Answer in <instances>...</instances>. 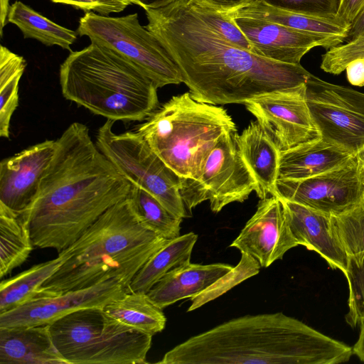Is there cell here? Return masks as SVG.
<instances>
[{
	"label": "cell",
	"instance_id": "cell-1",
	"mask_svg": "<svg viewBox=\"0 0 364 364\" xmlns=\"http://www.w3.org/2000/svg\"><path fill=\"white\" fill-rule=\"evenodd\" d=\"M145 26L177 65L196 100L244 104L274 91L306 84L301 64L274 61L243 49L206 25L184 0L145 11Z\"/></svg>",
	"mask_w": 364,
	"mask_h": 364
},
{
	"label": "cell",
	"instance_id": "cell-2",
	"mask_svg": "<svg viewBox=\"0 0 364 364\" xmlns=\"http://www.w3.org/2000/svg\"><path fill=\"white\" fill-rule=\"evenodd\" d=\"M55 142L37 194L21 215L34 247L59 253L127 198L132 183L100 151L85 124L72 123Z\"/></svg>",
	"mask_w": 364,
	"mask_h": 364
},
{
	"label": "cell",
	"instance_id": "cell-3",
	"mask_svg": "<svg viewBox=\"0 0 364 364\" xmlns=\"http://www.w3.org/2000/svg\"><path fill=\"white\" fill-rule=\"evenodd\" d=\"M353 349L282 312L229 320L173 347L163 364H337Z\"/></svg>",
	"mask_w": 364,
	"mask_h": 364
},
{
	"label": "cell",
	"instance_id": "cell-4",
	"mask_svg": "<svg viewBox=\"0 0 364 364\" xmlns=\"http://www.w3.org/2000/svg\"><path fill=\"white\" fill-rule=\"evenodd\" d=\"M168 240L141 223L127 197L60 252L65 261L43 284L41 294L55 296L109 279L119 280L127 290L136 273Z\"/></svg>",
	"mask_w": 364,
	"mask_h": 364
},
{
	"label": "cell",
	"instance_id": "cell-5",
	"mask_svg": "<svg viewBox=\"0 0 364 364\" xmlns=\"http://www.w3.org/2000/svg\"><path fill=\"white\" fill-rule=\"evenodd\" d=\"M63 97L112 121L149 118L158 108V86L139 67L95 43L71 51L60 66Z\"/></svg>",
	"mask_w": 364,
	"mask_h": 364
},
{
	"label": "cell",
	"instance_id": "cell-6",
	"mask_svg": "<svg viewBox=\"0 0 364 364\" xmlns=\"http://www.w3.org/2000/svg\"><path fill=\"white\" fill-rule=\"evenodd\" d=\"M222 107L194 100L189 92L172 97L136 129L181 178H193L220 137L236 131Z\"/></svg>",
	"mask_w": 364,
	"mask_h": 364
},
{
	"label": "cell",
	"instance_id": "cell-7",
	"mask_svg": "<svg viewBox=\"0 0 364 364\" xmlns=\"http://www.w3.org/2000/svg\"><path fill=\"white\" fill-rule=\"evenodd\" d=\"M53 343L68 364L146 363L152 336L107 314L82 309L49 323Z\"/></svg>",
	"mask_w": 364,
	"mask_h": 364
},
{
	"label": "cell",
	"instance_id": "cell-8",
	"mask_svg": "<svg viewBox=\"0 0 364 364\" xmlns=\"http://www.w3.org/2000/svg\"><path fill=\"white\" fill-rule=\"evenodd\" d=\"M114 122L107 119L100 127L96 145L132 185L153 195L171 213L184 218L188 212L180 193V179L136 131L113 132Z\"/></svg>",
	"mask_w": 364,
	"mask_h": 364
},
{
	"label": "cell",
	"instance_id": "cell-9",
	"mask_svg": "<svg viewBox=\"0 0 364 364\" xmlns=\"http://www.w3.org/2000/svg\"><path fill=\"white\" fill-rule=\"evenodd\" d=\"M77 32L129 60L159 88L183 82L177 65L155 36L140 24L136 13L112 17L86 12Z\"/></svg>",
	"mask_w": 364,
	"mask_h": 364
},
{
	"label": "cell",
	"instance_id": "cell-10",
	"mask_svg": "<svg viewBox=\"0 0 364 364\" xmlns=\"http://www.w3.org/2000/svg\"><path fill=\"white\" fill-rule=\"evenodd\" d=\"M236 132L220 137L196 177L181 178L180 193L190 214L205 200H209L213 212L218 213L227 205L243 202L252 192H257V183L238 151Z\"/></svg>",
	"mask_w": 364,
	"mask_h": 364
},
{
	"label": "cell",
	"instance_id": "cell-11",
	"mask_svg": "<svg viewBox=\"0 0 364 364\" xmlns=\"http://www.w3.org/2000/svg\"><path fill=\"white\" fill-rule=\"evenodd\" d=\"M306 97L321 137L356 152L364 146V93L311 74Z\"/></svg>",
	"mask_w": 364,
	"mask_h": 364
},
{
	"label": "cell",
	"instance_id": "cell-12",
	"mask_svg": "<svg viewBox=\"0 0 364 364\" xmlns=\"http://www.w3.org/2000/svg\"><path fill=\"white\" fill-rule=\"evenodd\" d=\"M364 170L356 155L343 165L299 180L278 178L273 196L337 215L364 200Z\"/></svg>",
	"mask_w": 364,
	"mask_h": 364
},
{
	"label": "cell",
	"instance_id": "cell-13",
	"mask_svg": "<svg viewBox=\"0 0 364 364\" xmlns=\"http://www.w3.org/2000/svg\"><path fill=\"white\" fill-rule=\"evenodd\" d=\"M244 105L281 151L321 138L306 102V84L269 92Z\"/></svg>",
	"mask_w": 364,
	"mask_h": 364
},
{
	"label": "cell",
	"instance_id": "cell-14",
	"mask_svg": "<svg viewBox=\"0 0 364 364\" xmlns=\"http://www.w3.org/2000/svg\"><path fill=\"white\" fill-rule=\"evenodd\" d=\"M127 290L117 279L71 290L55 296H42L0 314V328L49 324L75 311L103 307Z\"/></svg>",
	"mask_w": 364,
	"mask_h": 364
},
{
	"label": "cell",
	"instance_id": "cell-15",
	"mask_svg": "<svg viewBox=\"0 0 364 364\" xmlns=\"http://www.w3.org/2000/svg\"><path fill=\"white\" fill-rule=\"evenodd\" d=\"M230 16L251 44L255 54L280 63L298 65L312 48L328 50L345 41L341 37L316 35L258 18Z\"/></svg>",
	"mask_w": 364,
	"mask_h": 364
},
{
	"label": "cell",
	"instance_id": "cell-16",
	"mask_svg": "<svg viewBox=\"0 0 364 364\" xmlns=\"http://www.w3.org/2000/svg\"><path fill=\"white\" fill-rule=\"evenodd\" d=\"M287 222L277 196L260 199L255 213L230 247L255 258L261 267H268L298 246Z\"/></svg>",
	"mask_w": 364,
	"mask_h": 364
},
{
	"label": "cell",
	"instance_id": "cell-17",
	"mask_svg": "<svg viewBox=\"0 0 364 364\" xmlns=\"http://www.w3.org/2000/svg\"><path fill=\"white\" fill-rule=\"evenodd\" d=\"M55 147V140H46L1 161L0 205L18 214L29 207Z\"/></svg>",
	"mask_w": 364,
	"mask_h": 364
},
{
	"label": "cell",
	"instance_id": "cell-18",
	"mask_svg": "<svg viewBox=\"0 0 364 364\" xmlns=\"http://www.w3.org/2000/svg\"><path fill=\"white\" fill-rule=\"evenodd\" d=\"M279 198L289 228L298 245L316 252L332 268L338 269L345 274L348 267V258L332 229L331 216Z\"/></svg>",
	"mask_w": 364,
	"mask_h": 364
},
{
	"label": "cell",
	"instance_id": "cell-19",
	"mask_svg": "<svg viewBox=\"0 0 364 364\" xmlns=\"http://www.w3.org/2000/svg\"><path fill=\"white\" fill-rule=\"evenodd\" d=\"M238 151L255 179L260 199L275 193L281 150L257 122H251L240 134H235Z\"/></svg>",
	"mask_w": 364,
	"mask_h": 364
},
{
	"label": "cell",
	"instance_id": "cell-20",
	"mask_svg": "<svg viewBox=\"0 0 364 364\" xmlns=\"http://www.w3.org/2000/svg\"><path fill=\"white\" fill-rule=\"evenodd\" d=\"M232 268L224 263L190 262L168 272L146 294L156 306L163 309L179 300L202 293Z\"/></svg>",
	"mask_w": 364,
	"mask_h": 364
},
{
	"label": "cell",
	"instance_id": "cell-21",
	"mask_svg": "<svg viewBox=\"0 0 364 364\" xmlns=\"http://www.w3.org/2000/svg\"><path fill=\"white\" fill-rule=\"evenodd\" d=\"M1 364H68L55 348L49 325L0 328Z\"/></svg>",
	"mask_w": 364,
	"mask_h": 364
},
{
	"label": "cell",
	"instance_id": "cell-22",
	"mask_svg": "<svg viewBox=\"0 0 364 364\" xmlns=\"http://www.w3.org/2000/svg\"><path fill=\"white\" fill-rule=\"evenodd\" d=\"M355 154L321 137L304 142L281 151L279 178H310L343 165Z\"/></svg>",
	"mask_w": 364,
	"mask_h": 364
},
{
	"label": "cell",
	"instance_id": "cell-23",
	"mask_svg": "<svg viewBox=\"0 0 364 364\" xmlns=\"http://www.w3.org/2000/svg\"><path fill=\"white\" fill-rule=\"evenodd\" d=\"M229 16L258 18L316 35L341 37L345 41L350 26L338 15L322 17L302 14L272 7L260 0L253 1Z\"/></svg>",
	"mask_w": 364,
	"mask_h": 364
},
{
	"label": "cell",
	"instance_id": "cell-24",
	"mask_svg": "<svg viewBox=\"0 0 364 364\" xmlns=\"http://www.w3.org/2000/svg\"><path fill=\"white\" fill-rule=\"evenodd\" d=\"M197 240L193 232L168 240L136 273L127 291L146 294L168 272L190 263Z\"/></svg>",
	"mask_w": 364,
	"mask_h": 364
},
{
	"label": "cell",
	"instance_id": "cell-25",
	"mask_svg": "<svg viewBox=\"0 0 364 364\" xmlns=\"http://www.w3.org/2000/svg\"><path fill=\"white\" fill-rule=\"evenodd\" d=\"M65 257H58L30 269L0 283V314L41 296V287L59 269Z\"/></svg>",
	"mask_w": 364,
	"mask_h": 364
},
{
	"label": "cell",
	"instance_id": "cell-26",
	"mask_svg": "<svg viewBox=\"0 0 364 364\" xmlns=\"http://www.w3.org/2000/svg\"><path fill=\"white\" fill-rule=\"evenodd\" d=\"M102 309L121 323L152 336L161 332L166 323L162 309L143 292L127 291Z\"/></svg>",
	"mask_w": 364,
	"mask_h": 364
},
{
	"label": "cell",
	"instance_id": "cell-27",
	"mask_svg": "<svg viewBox=\"0 0 364 364\" xmlns=\"http://www.w3.org/2000/svg\"><path fill=\"white\" fill-rule=\"evenodd\" d=\"M8 22L16 26L24 38H33L46 46H57L67 50H70L78 34L50 21L21 1L11 5Z\"/></svg>",
	"mask_w": 364,
	"mask_h": 364
},
{
	"label": "cell",
	"instance_id": "cell-28",
	"mask_svg": "<svg viewBox=\"0 0 364 364\" xmlns=\"http://www.w3.org/2000/svg\"><path fill=\"white\" fill-rule=\"evenodd\" d=\"M33 246L22 215L0 205V277L26 262Z\"/></svg>",
	"mask_w": 364,
	"mask_h": 364
},
{
	"label": "cell",
	"instance_id": "cell-29",
	"mask_svg": "<svg viewBox=\"0 0 364 364\" xmlns=\"http://www.w3.org/2000/svg\"><path fill=\"white\" fill-rule=\"evenodd\" d=\"M128 198L137 218L148 230L167 240L181 235L182 218L171 213L150 193L132 184Z\"/></svg>",
	"mask_w": 364,
	"mask_h": 364
},
{
	"label": "cell",
	"instance_id": "cell-30",
	"mask_svg": "<svg viewBox=\"0 0 364 364\" xmlns=\"http://www.w3.org/2000/svg\"><path fill=\"white\" fill-rule=\"evenodd\" d=\"M26 66L23 56L0 47V136L9 138L11 117L18 105V85Z\"/></svg>",
	"mask_w": 364,
	"mask_h": 364
},
{
	"label": "cell",
	"instance_id": "cell-31",
	"mask_svg": "<svg viewBox=\"0 0 364 364\" xmlns=\"http://www.w3.org/2000/svg\"><path fill=\"white\" fill-rule=\"evenodd\" d=\"M332 229L343 246L348 263H364V200L358 205L337 215L331 216Z\"/></svg>",
	"mask_w": 364,
	"mask_h": 364
},
{
	"label": "cell",
	"instance_id": "cell-32",
	"mask_svg": "<svg viewBox=\"0 0 364 364\" xmlns=\"http://www.w3.org/2000/svg\"><path fill=\"white\" fill-rule=\"evenodd\" d=\"M261 266L252 256L242 253L238 264L217 280L206 290L191 298V304L187 311L198 309L216 299L245 279L259 273Z\"/></svg>",
	"mask_w": 364,
	"mask_h": 364
},
{
	"label": "cell",
	"instance_id": "cell-33",
	"mask_svg": "<svg viewBox=\"0 0 364 364\" xmlns=\"http://www.w3.org/2000/svg\"><path fill=\"white\" fill-rule=\"evenodd\" d=\"M359 58H364V33L328 49L321 55L320 68L326 73L339 75L349 63Z\"/></svg>",
	"mask_w": 364,
	"mask_h": 364
},
{
	"label": "cell",
	"instance_id": "cell-34",
	"mask_svg": "<svg viewBox=\"0 0 364 364\" xmlns=\"http://www.w3.org/2000/svg\"><path fill=\"white\" fill-rule=\"evenodd\" d=\"M188 4L210 28L220 33L229 42L253 53L251 44L230 16L205 7Z\"/></svg>",
	"mask_w": 364,
	"mask_h": 364
},
{
	"label": "cell",
	"instance_id": "cell-35",
	"mask_svg": "<svg viewBox=\"0 0 364 364\" xmlns=\"http://www.w3.org/2000/svg\"><path fill=\"white\" fill-rule=\"evenodd\" d=\"M345 276L349 289L348 313L346 322L355 327L364 316V263L360 266L348 263Z\"/></svg>",
	"mask_w": 364,
	"mask_h": 364
},
{
	"label": "cell",
	"instance_id": "cell-36",
	"mask_svg": "<svg viewBox=\"0 0 364 364\" xmlns=\"http://www.w3.org/2000/svg\"><path fill=\"white\" fill-rule=\"evenodd\" d=\"M272 7L316 16H337L342 0H260Z\"/></svg>",
	"mask_w": 364,
	"mask_h": 364
},
{
	"label": "cell",
	"instance_id": "cell-37",
	"mask_svg": "<svg viewBox=\"0 0 364 364\" xmlns=\"http://www.w3.org/2000/svg\"><path fill=\"white\" fill-rule=\"evenodd\" d=\"M53 3L63 4L86 12L92 11L102 16L123 11L132 0H50Z\"/></svg>",
	"mask_w": 364,
	"mask_h": 364
},
{
	"label": "cell",
	"instance_id": "cell-38",
	"mask_svg": "<svg viewBox=\"0 0 364 364\" xmlns=\"http://www.w3.org/2000/svg\"><path fill=\"white\" fill-rule=\"evenodd\" d=\"M186 2L205 7L220 14L230 15L248 6L256 0H185Z\"/></svg>",
	"mask_w": 364,
	"mask_h": 364
},
{
	"label": "cell",
	"instance_id": "cell-39",
	"mask_svg": "<svg viewBox=\"0 0 364 364\" xmlns=\"http://www.w3.org/2000/svg\"><path fill=\"white\" fill-rule=\"evenodd\" d=\"M348 82L355 86H364V58L355 59L349 63L346 69Z\"/></svg>",
	"mask_w": 364,
	"mask_h": 364
},
{
	"label": "cell",
	"instance_id": "cell-40",
	"mask_svg": "<svg viewBox=\"0 0 364 364\" xmlns=\"http://www.w3.org/2000/svg\"><path fill=\"white\" fill-rule=\"evenodd\" d=\"M364 10V0H342L338 15L350 24Z\"/></svg>",
	"mask_w": 364,
	"mask_h": 364
},
{
	"label": "cell",
	"instance_id": "cell-41",
	"mask_svg": "<svg viewBox=\"0 0 364 364\" xmlns=\"http://www.w3.org/2000/svg\"><path fill=\"white\" fill-rule=\"evenodd\" d=\"M364 33V10L351 22L346 41H349Z\"/></svg>",
	"mask_w": 364,
	"mask_h": 364
},
{
	"label": "cell",
	"instance_id": "cell-42",
	"mask_svg": "<svg viewBox=\"0 0 364 364\" xmlns=\"http://www.w3.org/2000/svg\"><path fill=\"white\" fill-rule=\"evenodd\" d=\"M133 4L142 7L145 11L148 9H158L166 6L178 0H132Z\"/></svg>",
	"mask_w": 364,
	"mask_h": 364
},
{
	"label": "cell",
	"instance_id": "cell-43",
	"mask_svg": "<svg viewBox=\"0 0 364 364\" xmlns=\"http://www.w3.org/2000/svg\"><path fill=\"white\" fill-rule=\"evenodd\" d=\"M360 326L359 338L355 343L353 353L355 354L361 361L364 362V326Z\"/></svg>",
	"mask_w": 364,
	"mask_h": 364
},
{
	"label": "cell",
	"instance_id": "cell-44",
	"mask_svg": "<svg viewBox=\"0 0 364 364\" xmlns=\"http://www.w3.org/2000/svg\"><path fill=\"white\" fill-rule=\"evenodd\" d=\"M9 0H0V6H1V14H0V34L1 36L3 35V29L4 27L6 25L8 22V14L10 9Z\"/></svg>",
	"mask_w": 364,
	"mask_h": 364
},
{
	"label": "cell",
	"instance_id": "cell-45",
	"mask_svg": "<svg viewBox=\"0 0 364 364\" xmlns=\"http://www.w3.org/2000/svg\"><path fill=\"white\" fill-rule=\"evenodd\" d=\"M357 159L364 170V146L359 149L355 154Z\"/></svg>",
	"mask_w": 364,
	"mask_h": 364
},
{
	"label": "cell",
	"instance_id": "cell-46",
	"mask_svg": "<svg viewBox=\"0 0 364 364\" xmlns=\"http://www.w3.org/2000/svg\"><path fill=\"white\" fill-rule=\"evenodd\" d=\"M359 325L360 326H364V316L362 318V319L360 320V323H359Z\"/></svg>",
	"mask_w": 364,
	"mask_h": 364
},
{
	"label": "cell",
	"instance_id": "cell-47",
	"mask_svg": "<svg viewBox=\"0 0 364 364\" xmlns=\"http://www.w3.org/2000/svg\"><path fill=\"white\" fill-rule=\"evenodd\" d=\"M363 197H364V194H363Z\"/></svg>",
	"mask_w": 364,
	"mask_h": 364
}]
</instances>
